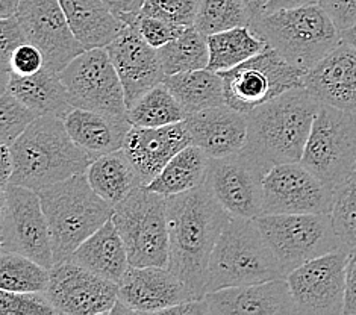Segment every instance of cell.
I'll list each match as a JSON object with an SVG mask.
<instances>
[{"mask_svg":"<svg viewBox=\"0 0 356 315\" xmlns=\"http://www.w3.org/2000/svg\"><path fill=\"white\" fill-rule=\"evenodd\" d=\"M207 184L167 197L170 255L168 268L196 294L205 297L211 253L231 220Z\"/></svg>","mask_w":356,"mask_h":315,"instance_id":"6da1fadb","label":"cell"},{"mask_svg":"<svg viewBox=\"0 0 356 315\" xmlns=\"http://www.w3.org/2000/svg\"><path fill=\"white\" fill-rule=\"evenodd\" d=\"M321 102L305 88L285 91L248 115V141L244 150L268 168L300 163Z\"/></svg>","mask_w":356,"mask_h":315,"instance_id":"7a4b0ae2","label":"cell"},{"mask_svg":"<svg viewBox=\"0 0 356 315\" xmlns=\"http://www.w3.org/2000/svg\"><path fill=\"white\" fill-rule=\"evenodd\" d=\"M11 184L41 191L74 175L86 173L96 158L72 137L63 118L41 115L11 144Z\"/></svg>","mask_w":356,"mask_h":315,"instance_id":"3957f363","label":"cell"},{"mask_svg":"<svg viewBox=\"0 0 356 315\" xmlns=\"http://www.w3.org/2000/svg\"><path fill=\"white\" fill-rule=\"evenodd\" d=\"M47 218L55 264L72 253L114 216V207L92 190L87 173L38 191Z\"/></svg>","mask_w":356,"mask_h":315,"instance_id":"277c9868","label":"cell"},{"mask_svg":"<svg viewBox=\"0 0 356 315\" xmlns=\"http://www.w3.org/2000/svg\"><path fill=\"white\" fill-rule=\"evenodd\" d=\"M286 279L255 218L231 217L211 253L205 293Z\"/></svg>","mask_w":356,"mask_h":315,"instance_id":"5b68a950","label":"cell"},{"mask_svg":"<svg viewBox=\"0 0 356 315\" xmlns=\"http://www.w3.org/2000/svg\"><path fill=\"white\" fill-rule=\"evenodd\" d=\"M249 26L268 47L305 72L343 42L340 29L320 3L262 14Z\"/></svg>","mask_w":356,"mask_h":315,"instance_id":"8992f818","label":"cell"},{"mask_svg":"<svg viewBox=\"0 0 356 315\" xmlns=\"http://www.w3.org/2000/svg\"><path fill=\"white\" fill-rule=\"evenodd\" d=\"M113 220L128 250L129 266H168L167 197L141 185L114 207Z\"/></svg>","mask_w":356,"mask_h":315,"instance_id":"52a82bcc","label":"cell"},{"mask_svg":"<svg viewBox=\"0 0 356 315\" xmlns=\"http://www.w3.org/2000/svg\"><path fill=\"white\" fill-rule=\"evenodd\" d=\"M300 163L335 190L356 167V115L321 104Z\"/></svg>","mask_w":356,"mask_h":315,"instance_id":"ba28073f","label":"cell"},{"mask_svg":"<svg viewBox=\"0 0 356 315\" xmlns=\"http://www.w3.org/2000/svg\"><path fill=\"white\" fill-rule=\"evenodd\" d=\"M218 74L225 83V104L249 114L285 91L303 87L307 72L288 63L281 54L267 46L245 63Z\"/></svg>","mask_w":356,"mask_h":315,"instance_id":"9c48e42d","label":"cell"},{"mask_svg":"<svg viewBox=\"0 0 356 315\" xmlns=\"http://www.w3.org/2000/svg\"><path fill=\"white\" fill-rule=\"evenodd\" d=\"M255 221L286 276L311 259L343 249L330 214H268Z\"/></svg>","mask_w":356,"mask_h":315,"instance_id":"30bf717a","label":"cell"},{"mask_svg":"<svg viewBox=\"0 0 356 315\" xmlns=\"http://www.w3.org/2000/svg\"><path fill=\"white\" fill-rule=\"evenodd\" d=\"M59 76L73 108L129 118L123 85L106 47L86 50Z\"/></svg>","mask_w":356,"mask_h":315,"instance_id":"8fae6325","label":"cell"},{"mask_svg":"<svg viewBox=\"0 0 356 315\" xmlns=\"http://www.w3.org/2000/svg\"><path fill=\"white\" fill-rule=\"evenodd\" d=\"M2 252L22 253L41 266H55L52 240L40 194L10 184L2 191Z\"/></svg>","mask_w":356,"mask_h":315,"instance_id":"7c38bea8","label":"cell"},{"mask_svg":"<svg viewBox=\"0 0 356 315\" xmlns=\"http://www.w3.org/2000/svg\"><path fill=\"white\" fill-rule=\"evenodd\" d=\"M270 168L244 149L223 158H209L207 185L232 217L262 216L264 177Z\"/></svg>","mask_w":356,"mask_h":315,"instance_id":"4fadbf2b","label":"cell"},{"mask_svg":"<svg viewBox=\"0 0 356 315\" xmlns=\"http://www.w3.org/2000/svg\"><path fill=\"white\" fill-rule=\"evenodd\" d=\"M347 249L311 259L286 276L298 314H343L346 300Z\"/></svg>","mask_w":356,"mask_h":315,"instance_id":"5bb4252c","label":"cell"},{"mask_svg":"<svg viewBox=\"0 0 356 315\" xmlns=\"http://www.w3.org/2000/svg\"><path fill=\"white\" fill-rule=\"evenodd\" d=\"M334 190L302 163H285L270 168L264 177L262 216L330 214Z\"/></svg>","mask_w":356,"mask_h":315,"instance_id":"9a60e30c","label":"cell"},{"mask_svg":"<svg viewBox=\"0 0 356 315\" xmlns=\"http://www.w3.org/2000/svg\"><path fill=\"white\" fill-rule=\"evenodd\" d=\"M44 294L56 314H111L118 302V284L102 277L72 261L50 268Z\"/></svg>","mask_w":356,"mask_h":315,"instance_id":"2e32d148","label":"cell"},{"mask_svg":"<svg viewBox=\"0 0 356 315\" xmlns=\"http://www.w3.org/2000/svg\"><path fill=\"white\" fill-rule=\"evenodd\" d=\"M17 20L28 41L46 59V67L61 73L86 47L74 37L59 0H20Z\"/></svg>","mask_w":356,"mask_h":315,"instance_id":"e0dca14e","label":"cell"},{"mask_svg":"<svg viewBox=\"0 0 356 315\" xmlns=\"http://www.w3.org/2000/svg\"><path fill=\"white\" fill-rule=\"evenodd\" d=\"M197 297L168 267H132L118 282V302L111 314H163Z\"/></svg>","mask_w":356,"mask_h":315,"instance_id":"ac0fdd59","label":"cell"},{"mask_svg":"<svg viewBox=\"0 0 356 315\" xmlns=\"http://www.w3.org/2000/svg\"><path fill=\"white\" fill-rule=\"evenodd\" d=\"M106 50L122 81L129 109L163 82L165 73L158 49L152 47L134 26L126 24L120 35L106 46Z\"/></svg>","mask_w":356,"mask_h":315,"instance_id":"d6986e66","label":"cell"},{"mask_svg":"<svg viewBox=\"0 0 356 315\" xmlns=\"http://www.w3.org/2000/svg\"><path fill=\"white\" fill-rule=\"evenodd\" d=\"M190 144L193 140L184 122L159 127L132 126L123 150L138 172L143 185H149L176 153Z\"/></svg>","mask_w":356,"mask_h":315,"instance_id":"ffe728a7","label":"cell"},{"mask_svg":"<svg viewBox=\"0 0 356 315\" xmlns=\"http://www.w3.org/2000/svg\"><path fill=\"white\" fill-rule=\"evenodd\" d=\"M303 87L321 104L356 115V47L341 42L307 72Z\"/></svg>","mask_w":356,"mask_h":315,"instance_id":"44dd1931","label":"cell"},{"mask_svg":"<svg viewBox=\"0 0 356 315\" xmlns=\"http://www.w3.org/2000/svg\"><path fill=\"white\" fill-rule=\"evenodd\" d=\"M193 144L209 158H223L244 149L248 141V115L223 104L185 118Z\"/></svg>","mask_w":356,"mask_h":315,"instance_id":"7402d4cb","label":"cell"},{"mask_svg":"<svg viewBox=\"0 0 356 315\" xmlns=\"http://www.w3.org/2000/svg\"><path fill=\"white\" fill-rule=\"evenodd\" d=\"M205 300L209 306V314H298L286 279L217 289V291L207 293Z\"/></svg>","mask_w":356,"mask_h":315,"instance_id":"603a6c76","label":"cell"},{"mask_svg":"<svg viewBox=\"0 0 356 315\" xmlns=\"http://www.w3.org/2000/svg\"><path fill=\"white\" fill-rule=\"evenodd\" d=\"M70 137L95 158L123 149L132 123L129 118L114 117L96 111L73 108L64 118Z\"/></svg>","mask_w":356,"mask_h":315,"instance_id":"cb8c5ba5","label":"cell"},{"mask_svg":"<svg viewBox=\"0 0 356 315\" xmlns=\"http://www.w3.org/2000/svg\"><path fill=\"white\" fill-rule=\"evenodd\" d=\"M118 284L129 268L128 250L114 220H108L67 259Z\"/></svg>","mask_w":356,"mask_h":315,"instance_id":"d4e9b609","label":"cell"},{"mask_svg":"<svg viewBox=\"0 0 356 315\" xmlns=\"http://www.w3.org/2000/svg\"><path fill=\"white\" fill-rule=\"evenodd\" d=\"M59 3L74 37L87 50L111 45L126 26L104 0H59Z\"/></svg>","mask_w":356,"mask_h":315,"instance_id":"484cf974","label":"cell"},{"mask_svg":"<svg viewBox=\"0 0 356 315\" xmlns=\"http://www.w3.org/2000/svg\"><path fill=\"white\" fill-rule=\"evenodd\" d=\"M5 90H10L38 117L52 115L64 120L73 109L61 76L49 67L32 76L11 73Z\"/></svg>","mask_w":356,"mask_h":315,"instance_id":"4316f807","label":"cell"},{"mask_svg":"<svg viewBox=\"0 0 356 315\" xmlns=\"http://www.w3.org/2000/svg\"><path fill=\"white\" fill-rule=\"evenodd\" d=\"M86 173L92 190L113 207L143 185L138 172L123 149L96 158Z\"/></svg>","mask_w":356,"mask_h":315,"instance_id":"83f0119b","label":"cell"},{"mask_svg":"<svg viewBox=\"0 0 356 315\" xmlns=\"http://www.w3.org/2000/svg\"><path fill=\"white\" fill-rule=\"evenodd\" d=\"M163 83L188 115L225 104L223 78L209 69L165 74Z\"/></svg>","mask_w":356,"mask_h":315,"instance_id":"f1b7e54d","label":"cell"},{"mask_svg":"<svg viewBox=\"0 0 356 315\" xmlns=\"http://www.w3.org/2000/svg\"><path fill=\"white\" fill-rule=\"evenodd\" d=\"M209 156L196 144H190L172 158L146 188L164 197L197 188L207 182Z\"/></svg>","mask_w":356,"mask_h":315,"instance_id":"f546056e","label":"cell"},{"mask_svg":"<svg viewBox=\"0 0 356 315\" xmlns=\"http://www.w3.org/2000/svg\"><path fill=\"white\" fill-rule=\"evenodd\" d=\"M209 64L213 72H226L248 61L252 56L267 49L250 26H238L208 35Z\"/></svg>","mask_w":356,"mask_h":315,"instance_id":"4dcf8cb0","label":"cell"},{"mask_svg":"<svg viewBox=\"0 0 356 315\" xmlns=\"http://www.w3.org/2000/svg\"><path fill=\"white\" fill-rule=\"evenodd\" d=\"M158 55L165 74L208 69V37L196 26H190L179 37L158 49Z\"/></svg>","mask_w":356,"mask_h":315,"instance_id":"1f68e13d","label":"cell"},{"mask_svg":"<svg viewBox=\"0 0 356 315\" xmlns=\"http://www.w3.org/2000/svg\"><path fill=\"white\" fill-rule=\"evenodd\" d=\"M186 117H188V114L185 113L182 105L173 96V92L163 82L146 92L129 109V120L132 126H168L185 122Z\"/></svg>","mask_w":356,"mask_h":315,"instance_id":"d6a6232c","label":"cell"},{"mask_svg":"<svg viewBox=\"0 0 356 315\" xmlns=\"http://www.w3.org/2000/svg\"><path fill=\"white\" fill-rule=\"evenodd\" d=\"M50 268L22 253L2 252L0 259V289L13 293H44Z\"/></svg>","mask_w":356,"mask_h":315,"instance_id":"836d02e7","label":"cell"},{"mask_svg":"<svg viewBox=\"0 0 356 315\" xmlns=\"http://www.w3.org/2000/svg\"><path fill=\"white\" fill-rule=\"evenodd\" d=\"M250 22L243 0H199L194 26L208 37L232 28L249 26Z\"/></svg>","mask_w":356,"mask_h":315,"instance_id":"e575fe53","label":"cell"},{"mask_svg":"<svg viewBox=\"0 0 356 315\" xmlns=\"http://www.w3.org/2000/svg\"><path fill=\"white\" fill-rule=\"evenodd\" d=\"M330 218L344 249L356 247V170L334 190Z\"/></svg>","mask_w":356,"mask_h":315,"instance_id":"d590c367","label":"cell"},{"mask_svg":"<svg viewBox=\"0 0 356 315\" xmlns=\"http://www.w3.org/2000/svg\"><path fill=\"white\" fill-rule=\"evenodd\" d=\"M38 115L17 99L10 90L0 95V141L11 144L35 122Z\"/></svg>","mask_w":356,"mask_h":315,"instance_id":"8d00e7d4","label":"cell"},{"mask_svg":"<svg viewBox=\"0 0 356 315\" xmlns=\"http://www.w3.org/2000/svg\"><path fill=\"white\" fill-rule=\"evenodd\" d=\"M120 20L128 24V26H134L140 32V35L146 40L152 47L161 49L165 46L167 42L177 38L181 33L186 29L185 26H179V24L168 23L165 20L156 19V17L144 15L140 13H131L120 15Z\"/></svg>","mask_w":356,"mask_h":315,"instance_id":"74e56055","label":"cell"},{"mask_svg":"<svg viewBox=\"0 0 356 315\" xmlns=\"http://www.w3.org/2000/svg\"><path fill=\"white\" fill-rule=\"evenodd\" d=\"M199 0H144L141 14L190 28L196 22Z\"/></svg>","mask_w":356,"mask_h":315,"instance_id":"f35d334b","label":"cell"},{"mask_svg":"<svg viewBox=\"0 0 356 315\" xmlns=\"http://www.w3.org/2000/svg\"><path fill=\"white\" fill-rule=\"evenodd\" d=\"M44 293H13L0 289V315H54Z\"/></svg>","mask_w":356,"mask_h":315,"instance_id":"ab89813d","label":"cell"},{"mask_svg":"<svg viewBox=\"0 0 356 315\" xmlns=\"http://www.w3.org/2000/svg\"><path fill=\"white\" fill-rule=\"evenodd\" d=\"M24 42L29 41L15 15L0 20V85H2V90H5L10 79V61L14 50Z\"/></svg>","mask_w":356,"mask_h":315,"instance_id":"60d3db41","label":"cell"},{"mask_svg":"<svg viewBox=\"0 0 356 315\" xmlns=\"http://www.w3.org/2000/svg\"><path fill=\"white\" fill-rule=\"evenodd\" d=\"M46 67V59L41 50L32 45V42H24L19 46L11 56L10 70L19 76H32L37 74Z\"/></svg>","mask_w":356,"mask_h":315,"instance_id":"b9f144b4","label":"cell"},{"mask_svg":"<svg viewBox=\"0 0 356 315\" xmlns=\"http://www.w3.org/2000/svg\"><path fill=\"white\" fill-rule=\"evenodd\" d=\"M320 5L340 31L356 24V0H320Z\"/></svg>","mask_w":356,"mask_h":315,"instance_id":"7bdbcfd3","label":"cell"},{"mask_svg":"<svg viewBox=\"0 0 356 315\" xmlns=\"http://www.w3.org/2000/svg\"><path fill=\"white\" fill-rule=\"evenodd\" d=\"M344 315H356V247L349 250L346 264Z\"/></svg>","mask_w":356,"mask_h":315,"instance_id":"ee69618b","label":"cell"},{"mask_svg":"<svg viewBox=\"0 0 356 315\" xmlns=\"http://www.w3.org/2000/svg\"><path fill=\"white\" fill-rule=\"evenodd\" d=\"M14 173V158L13 150L10 144H3L0 146V186L2 191L11 184V177Z\"/></svg>","mask_w":356,"mask_h":315,"instance_id":"f6af8a7d","label":"cell"},{"mask_svg":"<svg viewBox=\"0 0 356 315\" xmlns=\"http://www.w3.org/2000/svg\"><path fill=\"white\" fill-rule=\"evenodd\" d=\"M104 2L113 11V14L120 19V15L123 14L140 13L144 0H104Z\"/></svg>","mask_w":356,"mask_h":315,"instance_id":"bcb514c9","label":"cell"},{"mask_svg":"<svg viewBox=\"0 0 356 315\" xmlns=\"http://www.w3.org/2000/svg\"><path fill=\"white\" fill-rule=\"evenodd\" d=\"M320 0H270L266 13H275L279 10H291V8H299V6H307V5H317Z\"/></svg>","mask_w":356,"mask_h":315,"instance_id":"7dc6e473","label":"cell"},{"mask_svg":"<svg viewBox=\"0 0 356 315\" xmlns=\"http://www.w3.org/2000/svg\"><path fill=\"white\" fill-rule=\"evenodd\" d=\"M243 2H244L245 8H248L250 19L255 20L266 13V8H267L270 0H243Z\"/></svg>","mask_w":356,"mask_h":315,"instance_id":"c3c4849f","label":"cell"},{"mask_svg":"<svg viewBox=\"0 0 356 315\" xmlns=\"http://www.w3.org/2000/svg\"><path fill=\"white\" fill-rule=\"evenodd\" d=\"M20 0H0V19H10L17 14Z\"/></svg>","mask_w":356,"mask_h":315,"instance_id":"681fc988","label":"cell"},{"mask_svg":"<svg viewBox=\"0 0 356 315\" xmlns=\"http://www.w3.org/2000/svg\"><path fill=\"white\" fill-rule=\"evenodd\" d=\"M340 35H341L343 42H347V45L356 47V24H353V26L347 28V29L340 31Z\"/></svg>","mask_w":356,"mask_h":315,"instance_id":"f907efd6","label":"cell"},{"mask_svg":"<svg viewBox=\"0 0 356 315\" xmlns=\"http://www.w3.org/2000/svg\"><path fill=\"white\" fill-rule=\"evenodd\" d=\"M355 170H356V167H355Z\"/></svg>","mask_w":356,"mask_h":315,"instance_id":"816d5d0a","label":"cell"}]
</instances>
